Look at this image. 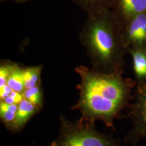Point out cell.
Listing matches in <instances>:
<instances>
[{
  "label": "cell",
  "mask_w": 146,
  "mask_h": 146,
  "mask_svg": "<svg viewBox=\"0 0 146 146\" xmlns=\"http://www.w3.org/2000/svg\"><path fill=\"white\" fill-rule=\"evenodd\" d=\"M78 72L81 78L80 99L72 109L80 111L81 119L93 123L101 121L115 131L114 121L129 107L135 81L125 79L119 74L86 69Z\"/></svg>",
  "instance_id": "cell-1"
},
{
  "label": "cell",
  "mask_w": 146,
  "mask_h": 146,
  "mask_svg": "<svg viewBox=\"0 0 146 146\" xmlns=\"http://www.w3.org/2000/svg\"><path fill=\"white\" fill-rule=\"evenodd\" d=\"M91 17L87 43L96 71L122 74L128 49L120 21L108 11Z\"/></svg>",
  "instance_id": "cell-2"
},
{
  "label": "cell",
  "mask_w": 146,
  "mask_h": 146,
  "mask_svg": "<svg viewBox=\"0 0 146 146\" xmlns=\"http://www.w3.org/2000/svg\"><path fill=\"white\" fill-rule=\"evenodd\" d=\"M50 146H121V143L98 131L95 123L81 119L72 122L60 115L58 135Z\"/></svg>",
  "instance_id": "cell-3"
},
{
  "label": "cell",
  "mask_w": 146,
  "mask_h": 146,
  "mask_svg": "<svg viewBox=\"0 0 146 146\" xmlns=\"http://www.w3.org/2000/svg\"><path fill=\"white\" fill-rule=\"evenodd\" d=\"M128 108L123 118L130 120L132 127L123 141L137 146L140 141L146 139V82L136 84Z\"/></svg>",
  "instance_id": "cell-4"
},
{
  "label": "cell",
  "mask_w": 146,
  "mask_h": 146,
  "mask_svg": "<svg viewBox=\"0 0 146 146\" xmlns=\"http://www.w3.org/2000/svg\"><path fill=\"white\" fill-rule=\"evenodd\" d=\"M127 49L146 47V11L120 21Z\"/></svg>",
  "instance_id": "cell-5"
},
{
  "label": "cell",
  "mask_w": 146,
  "mask_h": 146,
  "mask_svg": "<svg viewBox=\"0 0 146 146\" xmlns=\"http://www.w3.org/2000/svg\"><path fill=\"white\" fill-rule=\"evenodd\" d=\"M117 15L120 21L146 11V0H116Z\"/></svg>",
  "instance_id": "cell-6"
},
{
  "label": "cell",
  "mask_w": 146,
  "mask_h": 146,
  "mask_svg": "<svg viewBox=\"0 0 146 146\" xmlns=\"http://www.w3.org/2000/svg\"><path fill=\"white\" fill-rule=\"evenodd\" d=\"M133 61L136 84L146 82V47H135L128 49Z\"/></svg>",
  "instance_id": "cell-7"
},
{
  "label": "cell",
  "mask_w": 146,
  "mask_h": 146,
  "mask_svg": "<svg viewBox=\"0 0 146 146\" xmlns=\"http://www.w3.org/2000/svg\"><path fill=\"white\" fill-rule=\"evenodd\" d=\"M40 108V107L24 98L18 106L15 120L12 131H15L22 129L27 122L38 111Z\"/></svg>",
  "instance_id": "cell-8"
},
{
  "label": "cell",
  "mask_w": 146,
  "mask_h": 146,
  "mask_svg": "<svg viewBox=\"0 0 146 146\" xmlns=\"http://www.w3.org/2000/svg\"><path fill=\"white\" fill-rule=\"evenodd\" d=\"M18 109L16 104H8L4 101L0 104V117L1 120L7 129L13 130L16 115Z\"/></svg>",
  "instance_id": "cell-9"
},
{
  "label": "cell",
  "mask_w": 146,
  "mask_h": 146,
  "mask_svg": "<svg viewBox=\"0 0 146 146\" xmlns=\"http://www.w3.org/2000/svg\"><path fill=\"white\" fill-rule=\"evenodd\" d=\"M85 9L88 11L91 16L96 15L107 11L110 0H74Z\"/></svg>",
  "instance_id": "cell-10"
},
{
  "label": "cell",
  "mask_w": 146,
  "mask_h": 146,
  "mask_svg": "<svg viewBox=\"0 0 146 146\" xmlns=\"http://www.w3.org/2000/svg\"><path fill=\"white\" fill-rule=\"evenodd\" d=\"M7 84L13 90L20 93H22L25 88L23 71L18 68H14L8 79Z\"/></svg>",
  "instance_id": "cell-11"
},
{
  "label": "cell",
  "mask_w": 146,
  "mask_h": 146,
  "mask_svg": "<svg viewBox=\"0 0 146 146\" xmlns=\"http://www.w3.org/2000/svg\"><path fill=\"white\" fill-rule=\"evenodd\" d=\"M40 70L38 68H32L23 70L25 88L29 89L36 86L39 80Z\"/></svg>",
  "instance_id": "cell-12"
},
{
  "label": "cell",
  "mask_w": 146,
  "mask_h": 146,
  "mask_svg": "<svg viewBox=\"0 0 146 146\" xmlns=\"http://www.w3.org/2000/svg\"><path fill=\"white\" fill-rule=\"evenodd\" d=\"M23 98L28 100L39 107H41L42 105V94L41 90L38 87L35 86L31 88L27 89L23 92Z\"/></svg>",
  "instance_id": "cell-13"
},
{
  "label": "cell",
  "mask_w": 146,
  "mask_h": 146,
  "mask_svg": "<svg viewBox=\"0 0 146 146\" xmlns=\"http://www.w3.org/2000/svg\"><path fill=\"white\" fill-rule=\"evenodd\" d=\"M14 68L10 67H2L0 69V88L7 84L9 75Z\"/></svg>",
  "instance_id": "cell-14"
},
{
  "label": "cell",
  "mask_w": 146,
  "mask_h": 146,
  "mask_svg": "<svg viewBox=\"0 0 146 146\" xmlns=\"http://www.w3.org/2000/svg\"><path fill=\"white\" fill-rule=\"evenodd\" d=\"M12 91H13V89L11 88L7 84L2 88H0L1 99H2V101L4 100L5 98H7L10 95Z\"/></svg>",
  "instance_id": "cell-15"
},
{
  "label": "cell",
  "mask_w": 146,
  "mask_h": 146,
  "mask_svg": "<svg viewBox=\"0 0 146 146\" xmlns=\"http://www.w3.org/2000/svg\"><path fill=\"white\" fill-rule=\"evenodd\" d=\"M16 1H25V0H16Z\"/></svg>",
  "instance_id": "cell-16"
}]
</instances>
